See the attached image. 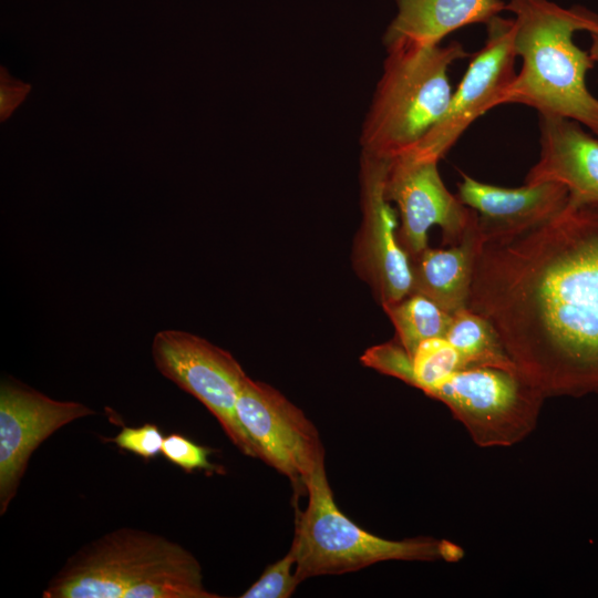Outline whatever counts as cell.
<instances>
[{"instance_id":"obj_1","label":"cell","mask_w":598,"mask_h":598,"mask_svg":"<svg viewBox=\"0 0 598 598\" xmlns=\"http://www.w3.org/2000/svg\"><path fill=\"white\" fill-rule=\"evenodd\" d=\"M467 309L545 399L598 394V203L482 239Z\"/></svg>"},{"instance_id":"obj_2","label":"cell","mask_w":598,"mask_h":598,"mask_svg":"<svg viewBox=\"0 0 598 598\" xmlns=\"http://www.w3.org/2000/svg\"><path fill=\"white\" fill-rule=\"evenodd\" d=\"M505 10L515 14L513 44L522 68L501 104H523L539 114L574 120L598 137V99L586 85L595 62L573 42L577 31L598 33V16L548 0H509Z\"/></svg>"},{"instance_id":"obj_3","label":"cell","mask_w":598,"mask_h":598,"mask_svg":"<svg viewBox=\"0 0 598 598\" xmlns=\"http://www.w3.org/2000/svg\"><path fill=\"white\" fill-rule=\"evenodd\" d=\"M382 75L362 124V153L391 159L411 151L446 112L447 71L470 55L458 42L386 49Z\"/></svg>"},{"instance_id":"obj_4","label":"cell","mask_w":598,"mask_h":598,"mask_svg":"<svg viewBox=\"0 0 598 598\" xmlns=\"http://www.w3.org/2000/svg\"><path fill=\"white\" fill-rule=\"evenodd\" d=\"M203 580L196 557L178 543L123 527L87 543L49 580L43 598H154L171 579Z\"/></svg>"},{"instance_id":"obj_5","label":"cell","mask_w":598,"mask_h":598,"mask_svg":"<svg viewBox=\"0 0 598 598\" xmlns=\"http://www.w3.org/2000/svg\"><path fill=\"white\" fill-rule=\"evenodd\" d=\"M308 504L296 523L290 550L301 582L322 575L355 571L385 560L458 561L464 550L450 540L420 537L391 540L375 536L349 519L336 504L326 466L306 482Z\"/></svg>"},{"instance_id":"obj_6","label":"cell","mask_w":598,"mask_h":598,"mask_svg":"<svg viewBox=\"0 0 598 598\" xmlns=\"http://www.w3.org/2000/svg\"><path fill=\"white\" fill-rule=\"evenodd\" d=\"M424 393L444 403L481 447L523 441L545 400L518 371L494 367L461 369Z\"/></svg>"},{"instance_id":"obj_7","label":"cell","mask_w":598,"mask_h":598,"mask_svg":"<svg viewBox=\"0 0 598 598\" xmlns=\"http://www.w3.org/2000/svg\"><path fill=\"white\" fill-rule=\"evenodd\" d=\"M152 357L157 371L203 403L243 454L259 458L236 412L247 374L228 351L189 332L162 330L154 336Z\"/></svg>"},{"instance_id":"obj_8","label":"cell","mask_w":598,"mask_h":598,"mask_svg":"<svg viewBox=\"0 0 598 598\" xmlns=\"http://www.w3.org/2000/svg\"><path fill=\"white\" fill-rule=\"evenodd\" d=\"M237 416L259 458L287 476L297 491L324 465V447L313 423L269 384L247 377L236 403Z\"/></svg>"},{"instance_id":"obj_9","label":"cell","mask_w":598,"mask_h":598,"mask_svg":"<svg viewBox=\"0 0 598 598\" xmlns=\"http://www.w3.org/2000/svg\"><path fill=\"white\" fill-rule=\"evenodd\" d=\"M486 25L484 45L472 56L446 112L408 154L439 162L475 120L501 105L516 75L514 19L496 16Z\"/></svg>"},{"instance_id":"obj_10","label":"cell","mask_w":598,"mask_h":598,"mask_svg":"<svg viewBox=\"0 0 598 598\" xmlns=\"http://www.w3.org/2000/svg\"><path fill=\"white\" fill-rule=\"evenodd\" d=\"M437 163L408 153L389 159L384 193L398 205V239L410 259L429 247L427 230L434 225L441 228L444 245H457L476 214L446 188Z\"/></svg>"},{"instance_id":"obj_11","label":"cell","mask_w":598,"mask_h":598,"mask_svg":"<svg viewBox=\"0 0 598 598\" xmlns=\"http://www.w3.org/2000/svg\"><path fill=\"white\" fill-rule=\"evenodd\" d=\"M389 159L361 153L360 196L362 220L352 259L358 275L381 306L411 293L410 257L398 239L396 216L385 197Z\"/></svg>"},{"instance_id":"obj_12","label":"cell","mask_w":598,"mask_h":598,"mask_svg":"<svg viewBox=\"0 0 598 598\" xmlns=\"http://www.w3.org/2000/svg\"><path fill=\"white\" fill-rule=\"evenodd\" d=\"M95 414L75 401L54 400L12 379L0 385V514L14 498L37 447L66 424Z\"/></svg>"},{"instance_id":"obj_13","label":"cell","mask_w":598,"mask_h":598,"mask_svg":"<svg viewBox=\"0 0 598 598\" xmlns=\"http://www.w3.org/2000/svg\"><path fill=\"white\" fill-rule=\"evenodd\" d=\"M458 199L477 214L482 239L518 234L557 214L567 204L568 189L555 182L506 188L462 173Z\"/></svg>"},{"instance_id":"obj_14","label":"cell","mask_w":598,"mask_h":598,"mask_svg":"<svg viewBox=\"0 0 598 598\" xmlns=\"http://www.w3.org/2000/svg\"><path fill=\"white\" fill-rule=\"evenodd\" d=\"M539 157L528 171L525 184L555 182L569 198L598 203V137L574 120L538 113Z\"/></svg>"},{"instance_id":"obj_15","label":"cell","mask_w":598,"mask_h":598,"mask_svg":"<svg viewBox=\"0 0 598 598\" xmlns=\"http://www.w3.org/2000/svg\"><path fill=\"white\" fill-rule=\"evenodd\" d=\"M398 12L383 37L386 49L440 44L451 32L487 23L505 10L502 0H396Z\"/></svg>"},{"instance_id":"obj_16","label":"cell","mask_w":598,"mask_h":598,"mask_svg":"<svg viewBox=\"0 0 598 598\" xmlns=\"http://www.w3.org/2000/svg\"><path fill=\"white\" fill-rule=\"evenodd\" d=\"M482 243L477 214L463 239L448 248L426 247L411 258V293H420L446 312L467 309L475 259Z\"/></svg>"},{"instance_id":"obj_17","label":"cell","mask_w":598,"mask_h":598,"mask_svg":"<svg viewBox=\"0 0 598 598\" xmlns=\"http://www.w3.org/2000/svg\"><path fill=\"white\" fill-rule=\"evenodd\" d=\"M445 338L461 354L465 368L494 367L518 371L492 324L468 309L453 315Z\"/></svg>"},{"instance_id":"obj_18","label":"cell","mask_w":598,"mask_h":598,"mask_svg":"<svg viewBox=\"0 0 598 598\" xmlns=\"http://www.w3.org/2000/svg\"><path fill=\"white\" fill-rule=\"evenodd\" d=\"M382 308L395 329L398 342L409 357L422 341L445 337L453 318V315L420 293H410Z\"/></svg>"},{"instance_id":"obj_19","label":"cell","mask_w":598,"mask_h":598,"mask_svg":"<svg viewBox=\"0 0 598 598\" xmlns=\"http://www.w3.org/2000/svg\"><path fill=\"white\" fill-rule=\"evenodd\" d=\"M461 369L463 359L452 343L445 337L430 338L416 347L401 381L425 392Z\"/></svg>"},{"instance_id":"obj_20","label":"cell","mask_w":598,"mask_h":598,"mask_svg":"<svg viewBox=\"0 0 598 598\" xmlns=\"http://www.w3.org/2000/svg\"><path fill=\"white\" fill-rule=\"evenodd\" d=\"M295 556L289 551L269 565L240 598H288L300 584L295 575Z\"/></svg>"},{"instance_id":"obj_21","label":"cell","mask_w":598,"mask_h":598,"mask_svg":"<svg viewBox=\"0 0 598 598\" xmlns=\"http://www.w3.org/2000/svg\"><path fill=\"white\" fill-rule=\"evenodd\" d=\"M210 453L209 448L177 433L165 436L162 445V454L165 458L187 473L217 472L218 467L209 461Z\"/></svg>"},{"instance_id":"obj_22","label":"cell","mask_w":598,"mask_h":598,"mask_svg":"<svg viewBox=\"0 0 598 598\" xmlns=\"http://www.w3.org/2000/svg\"><path fill=\"white\" fill-rule=\"evenodd\" d=\"M164 437L156 424L145 423L137 427L124 426L112 442L122 450L150 460L162 453Z\"/></svg>"},{"instance_id":"obj_23","label":"cell","mask_w":598,"mask_h":598,"mask_svg":"<svg viewBox=\"0 0 598 598\" xmlns=\"http://www.w3.org/2000/svg\"><path fill=\"white\" fill-rule=\"evenodd\" d=\"M31 84L13 78L0 66V121L6 122L28 96Z\"/></svg>"},{"instance_id":"obj_24","label":"cell","mask_w":598,"mask_h":598,"mask_svg":"<svg viewBox=\"0 0 598 598\" xmlns=\"http://www.w3.org/2000/svg\"><path fill=\"white\" fill-rule=\"evenodd\" d=\"M591 45L589 49V54L595 63H598V33H591Z\"/></svg>"}]
</instances>
